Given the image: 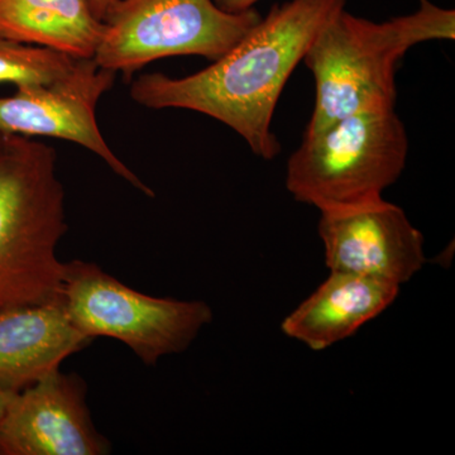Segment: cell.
<instances>
[{"instance_id":"obj_1","label":"cell","mask_w":455,"mask_h":455,"mask_svg":"<svg viewBox=\"0 0 455 455\" xmlns=\"http://www.w3.org/2000/svg\"><path fill=\"white\" fill-rule=\"evenodd\" d=\"M347 0H289L274 5L241 41L212 64L185 77L143 74L131 97L151 109H188L232 128L254 155L272 160L281 152L271 130L284 85L320 29Z\"/></svg>"},{"instance_id":"obj_2","label":"cell","mask_w":455,"mask_h":455,"mask_svg":"<svg viewBox=\"0 0 455 455\" xmlns=\"http://www.w3.org/2000/svg\"><path fill=\"white\" fill-rule=\"evenodd\" d=\"M455 12L430 0L406 16L373 22L340 9L320 29L304 62L315 80V107L305 134L359 110L395 106V73L416 44L453 41Z\"/></svg>"},{"instance_id":"obj_3","label":"cell","mask_w":455,"mask_h":455,"mask_svg":"<svg viewBox=\"0 0 455 455\" xmlns=\"http://www.w3.org/2000/svg\"><path fill=\"white\" fill-rule=\"evenodd\" d=\"M65 199L56 149L0 132V311L61 295Z\"/></svg>"},{"instance_id":"obj_4","label":"cell","mask_w":455,"mask_h":455,"mask_svg":"<svg viewBox=\"0 0 455 455\" xmlns=\"http://www.w3.org/2000/svg\"><path fill=\"white\" fill-rule=\"evenodd\" d=\"M409 139L395 106L343 116L305 134L287 161L286 188L317 211L352 208L382 199L406 166Z\"/></svg>"},{"instance_id":"obj_5","label":"cell","mask_w":455,"mask_h":455,"mask_svg":"<svg viewBox=\"0 0 455 455\" xmlns=\"http://www.w3.org/2000/svg\"><path fill=\"white\" fill-rule=\"evenodd\" d=\"M61 298L90 340L122 341L148 366L187 350L212 320L206 302L146 295L86 260L65 262Z\"/></svg>"},{"instance_id":"obj_6","label":"cell","mask_w":455,"mask_h":455,"mask_svg":"<svg viewBox=\"0 0 455 455\" xmlns=\"http://www.w3.org/2000/svg\"><path fill=\"white\" fill-rule=\"evenodd\" d=\"M262 18L254 8L228 13L214 0H118L103 20L95 64L127 77L156 60L215 61Z\"/></svg>"},{"instance_id":"obj_7","label":"cell","mask_w":455,"mask_h":455,"mask_svg":"<svg viewBox=\"0 0 455 455\" xmlns=\"http://www.w3.org/2000/svg\"><path fill=\"white\" fill-rule=\"evenodd\" d=\"M116 75L86 59L65 82L17 86L13 95L0 98V132L76 143L99 156L132 187L154 197V191L116 157L99 130L95 109L99 99L113 88Z\"/></svg>"},{"instance_id":"obj_8","label":"cell","mask_w":455,"mask_h":455,"mask_svg":"<svg viewBox=\"0 0 455 455\" xmlns=\"http://www.w3.org/2000/svg\"><path fill=\"white\" fill-rule=\"evenodd\" d=\"M320 238L331 271L401 284L423 268L424 236L406 212L379 199L363 205L320 212Z\"/></svg>"},{"instance_id":"obj_9","label":"cell","mask_w":455,"mask_h":455,"mask_svg":"<svg viewBox=\"0 0 455 455\" xmlns=\"http://www.w3.org/2000/svg\"><path fill=\"white\" fill-rule=\"evenodd\" d=\"M110 451L109 440L92 423L85 382L60 368L16 392L0 421L3 455H103Z\"/></svg>"},{"instance_id":"obj_10","label":"cell","mask_w":455,"mask_h":455,"mask_svg":"<svg viewBox=\"0 0 455 455\" xmlns=\"http://www.w3.org/2000/svg\"><path fill=\"white\" fill-rule=\"evenodd\" d=\"M90 341L71 322L61 296L0 311V385L23 390Z\"/></svg>"},{"instance_id":"obj_11","label":"cell","mask_w":455,"mask_h":455,"mask_svg":"<svg viewBox=\"0 0 455 455\" xmlns=\"http://www.w3.org/2000/svg\"><path fill=\"white\" fill-rule=\"evenodd\" d=\"M398 292L397 284L331 271L324 283L284 317L281 329L310 349L331 348L381 315Z\"/></svg>"},{"instance_id":"obj_12","label":"cell","mask_w":455,"mask_h":455,"mask_svg":"<svg viewBox=\"0 0 455 455\" xmlns=\"http://www.w3.org/2000/svg\"><path fill=\"white\" fill-rule=\"evenodd\" d=\"M101 33L89 0H0V37L92 59Z\"/></svg>"},{"instance_id":"obj_13","label":"cell","mask_w":455,"mask_h":455,"mask_svg":"<svg viewBox=\"0 0 455 455\" xmlns=\"http://www.w3.org/2000/svg\"><path fill=\"white\" fill-rule=\"evenodd\" d=\"M86 59L0 37V84L52 85L73 77Z\"/></svg>"},{"instance_id":"obj_14","label":"cell","mask_w":455,"mask_h":455,"mask_svg":"<svg viewBox=\"0 0 455 455\" xmlns=\"http://www.w3.org/2000/svg\"><path fill=\"white\" fill-rule=\"evenodd\" d=\"M260 0H214L215 4L228 13H241L253 8Z\"/></svg>"},{"instance_id":"obj_15","label":"cell","mask_w":455,"mask_h":455,"mask_svg":"<svg viewBox=\"0 0 455 455\" xmlns=\"http://www.w3.org/2000/svg\"><path fill=\"white\" fill-rule=\"evenodd\" d=\"M118 0H89L90 8H92V13L98 18L99 20L103 22L106 18L108 12L112 9L113 5Z\"/></svg>"},{"instance_id":"obj_16","label":"cell","mask_w":455,"mask_h":455,"mask_svg":"<svg viewBox=\"0 0 455 455\" xmlns=\"http://www.w3.org/2000/svg\"><path fill=\"white\" fill-rule=\"evenodd\" d=\"M18 391H12L4 386L0 385V421H2L3 416L7 411L9 403L13 398L14 394Z\"/></svg>"}]
</instances>
